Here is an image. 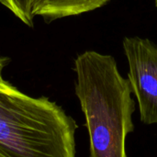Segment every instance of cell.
<instances>
[{"instance_id":"5","label":"cell","mask_w":157,"mask_h":157,"mask_svg":"<svg viewBox=\"0 0 157 157\" xmlns=\"http://www.w3.org/2000/svg\"><path fill=\"white\" fill-rule=\"evenodd\" d=\"M0 3L8 8L23 23L29 27L33 26V0H0Z\"/></svg>"},{"instance_id":"4","label":"cell","mask_w":157,"mask_h":157,"mask_svg":"<svg viewBox=\"0 0 157 157\" xmlns=\"http://www.w3.org/2000/svg\"><path fill=\"white\" fill-rule=\"evenodd\" d=\"M110 0H33L34 16L47 20L76 16L101 7Z\"/></svg>"},{"instance_id":"6","label":"cell","mask_w":157,"mask_h":157,"mask_svg":"<svg viewBox=\"0 0 157 157\" xmlns=\"http://www.w3.org/2000/svg\"><path fill=\"white\" fill-rule=\"evenodd\" d=\"M8 59L6 57H0V81H3V77H2V71L4 69V67L6 66V64L7 63Z\"/></svg>"},{"instance_id":"3","label":"cell","mask_w":157,"mask_h":157,"mask_svg":"<svg viewBox=\"0 0 157 157\" xmlns=\"http://www.w3.org/2000/svg\"><path fill=\"white\" fill-rule=\"evenodd\" d=\"M123 48L141 121L148 125L157 124V47L147 39L132 37L124 39Z\"/></svg>"},{"instance_id":"2","label":"cell","mask_w":157,"mask_h":157,"mask_svg":"<svg viewBox=\"0 0 157 157\" xmlns=\"http://www.w3.org/2000/svg\"><path fill=\"white\" fill-rule=\"evenodd\" d=\"M76 129L56 103L0 81V157H76Z\"/></svg>"},{"instance_id":"1","label":"cell","mask_w":157,"mask_h":157,"mask_svg":"<svg viewBox=\"0 0 157 157\" xmlns=\"http://www.w3.org/2000/svg\"><path fill=\"white\" fill-rule=\"evenodd\" d=\"M75 94L86 118L90 157H128L126 139L134 131L129 80L110 55L88 51L75 62Z\"/></svg>"},{"instance_id":"7","label":"cell","mask_w":157,"mask_h":157,"mask_svg":"<svg viewBox=\"0 0 157 157\" xmlns=\"http://www.w3.org/2000/svg\"><path fill=\"white\" fill-rule=\"evenodd\" d=\"M155 6H156L157 7V0H155Z\"/></svg>"}]
</instances>
